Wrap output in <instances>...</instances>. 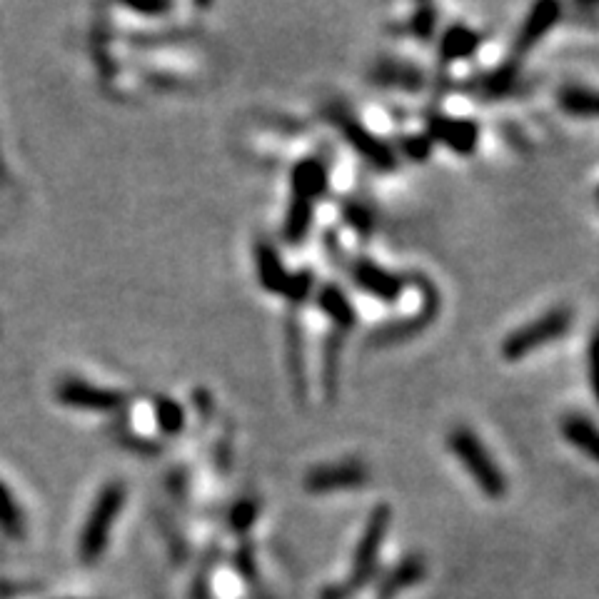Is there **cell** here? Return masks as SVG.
Instances as JSON below:
<instances>
[{"mask_svg":"<svg viewBox=\"0 0 599 599\" xmlns=\"http://www.w3.org/2000/svg\"><path fill=\"white\" fill-rule=\"evenodd\" d=\"M557 105L572 118H599V90L587 85H565L557 93Z\"/></svg>","mask_w":599,"mask_h":599,"instance_id":"2e32d148","label":"cell"},{"mask_svg":"<svg viewBox=\"0 0 599 599\" xmlns=\"http://www.w3.org/2000/svg\"><path fill=\"white\" fill-rule=\"evenodd\" d=\"M255 273H258L260 288L273 295H285V288L290 283V273L285 270L278 250L265 240L255 243Z\"/></svg>","mask_w":599,"mask_h":599,"instance_id":"8fae6325","label":"cell"},{"mask_svg":"<svg viewBox=\"0 0 599 599\" xmlns=\"http://www.w3.org/2000/svg\"><path fill=\"white\" fill-rule=\"evenodd\" d=\"M482 35L475 28L465 23L450 25L445 33L440 35V45H437V53H440L442 63H457V60H467L480 50Z\"/></svg>","mask_w":599,"mask_h":599,"instance_id":"4fadbf2b","label":"cell"},{"mask_svg":"<svg viewBox=\"0 0 599 599\" xmlns=\"http://www.w3.org/2000/svg\"><path fill=\"white\" fill-rule=\"evenodd\" d=\"M370 480V472L362 462L345 460L332 465H317L305 475V490L312 495H325L337 490H355Z\"/></svg>","mask_w":599,"mask_h":599,"instance_id":"52a82bcc","label":"cell"},{"mask_svg":"<svg viewBox=\"0 0 599 599\" xmlns=\"http://www.w3.org/2000/svg\"><path fill=\"white\" fill-rule=\"evenodd\" d=\"M288 367L298 395L305 397V355H302V327L298 320L288 322Z\"/></svg>","mask_w":599,"mask_h":599,"instance_id":"d6986e66","label":"cell"},{"mask_svg":"<svg viewBox=\"0 0 599 599\" xmlns=\"http://www.w3.org/2000/svg\"><path fill=\"white\" fill-rule=\"evenodd\" d=\"M158 425L163 427L165 432L183 430V425H185L183 407L175 405V402H170V400L160 402V405H158Z\"/></svg>","mask_w":599,"mask_h":599,"instance_id":"d4e9b609","label":"cell"},{"mask_svg":"<svg viewBox=\"0 0 599 599\" xmlns=\"http://www.w3.org/2000/svg\"><path fill=\"white\" fill-rule=\"evenodd\" d=\"M327 120L335 125V130L345 138V143L372 168L382 170V173H390V170L397 168L395 148L387 145L382 138H377L370 128H365L350 110H345L342 105H332V108H327Z\"/></svg>","mask_w":599,"mask_h":599,"instance_id":"3957f363","label":"cell"},{"mask_svg":"<svg viewBox=\"0 0 599 599\" xmlns=\"http://www.w3.org/2000/svg\"><path fill=\"white\" fill-rule=\"evenodd\" d=\"M350 280L355 283V288L362 290V293L370 295V298H375L377 302H387V305L400 300V295L405 293L407 288L405 275L392 273V270L372 263L370 258L352 260Z\"/></svg>","mask_w":599,"mask_h":599,"instance_id":"5b68a950","label":"cell"},{"mask_svg":"<svg viewBox=\"0 0 599 599\" xmlns=\"http://www.w3.org/2000/svg\"><path fill=\"white\" fill-rule=\"evenodd\" d=\"M253 517H255L253 502H240V505L235 507V512H233V522H235V527H238V530H245V527L253 522Z\"/></svg>","mask_w":599,"mask_h":599,"instance_id":"83f0119b","label":"cell"},{"mask_svg":"<svg viewBox=\"0 0 599 599\" xmlns=\"http://www.w3.org/2000/svg\"><path fill=\"white\" fill-rule=\"evenodd\" d=\"M435 25H437V13L432 5H422V8H417L410 18L412 35L420 40H430L432 33H435Z\"/></svg>","mask_w":599,"mask_h":599,"instance_id":"603a6c76","label":"cell"},{"mask_svg":"<svg viewBox=\"0 0 599 599\" xmlns=\"http://www.w3.org/2000/svg\"><path fill=\"white\" fill-rule=\"evenodd\" d=\"M400 150L412 163H425V160L430 158L432 143L427 135H405V138L400 140Z\"/></svg>","mask_w":599,"mask_h":599,"instance_id":"cb8c5ba5","label":"cell"},{"mask_svg":"<svg viewBox=\"0 0 599 599\" xmlns=\"http://www.w3.org/2000/svg\"><path fill=\"white\" fill-rule=\"evenodd\" d=\"M427 138L430 143H440L442 148L457 155H472L480 145V125L470 118L455 115H432L427 120Z\"/></svg>","mask_w":599,"mask_h":599,"instance_id":"8992f818","label":"cell"},{"mask_svg":"<svg viewBox=\"0 0 599 599\" xmlns=\"http://www.w3.org/2000/svg\"><path fill=\"white\" fill-rule=\"evenodd\" d=\"M560 15H562V8L560 3H555V0H545V3L532 5L530 13L525 15V20H522L520 30H517L515 35V43H512V58L520 60L522 55L530 53V50L535 48V45L540 43V40L545 38L557 23H560Z\"/></svg>","mask_w":599,"mask_h":599,"instance_id":"9c48e42d","label":"cell"},{"mask_svg":"<svg viewBox=\"0 0 599 599\" xmlns=\"http://www.w3.org/2000/svg\"><path fill=\"white\" fill-rule=\"evenodd\" d=\"M572 320H575V315H572L570 307L565 305L542 312L540 317H535V320L527 322V325L512 330L510 335L502 340V357H505L507 362L525 360L532 352L542 350V347L552 345V342H557L560 337H565L567 332H570Z\"/></svg>","mask_w":599,"mask_h":599,"instance_id":"7a4b0ae2","label":"cell"},{"mask_svg":"<svg viewBox=\"0 0 599 599\" xmlns=\"http://www.w3.org/2000/svg\"><path fill=\"white\" fill-rule=\"evenodd\" d=\"M345 220L352 225V228L357 230V233L367 235L372 230V225H375V220H372V213L365 208V205L360 203H350L345 205Z\"/></svg>","mask_w":599,"mask_h":599,"instance_id":"4316f807","label":"cell"},{"mask_svg":"<svg viewBox=\"0 0 599 599\" xmlns=\"http://www.w3.org/2000/svg\"><path fill=\"white\" fill-rule=\"evenodd\" d=\"M312 285H315V275L312 270H300V273H290V283L285 288V298H288L290 307L298 310V307L305 305V300L310 298Z\"/></svg>","mask_w":599,"mask_h":599,"instance_id":"44dd1931","label":"cell"},{"mask_svg":"<svg viewBox=\"0 0 599 599\" xmlns=\"http://www.w3.org/2000/svg\"><path fill=\"white\" fill-rule=\"evenodd\" d=\"M597 208H599V188H597Z\"/></svg>","mask_w":599,"mask_h":599,"instance_id":"f1b7e54d","label":"cell"},{"mask_svg":"<svg viewBox=\"0 0 599 599\" xmlns=\"http://www.w3.org/2000/svg\"><path fill=\"white\" fill-rule=\"evenodd\" d=\"M330 170L322 158H302L290 170V193L293 198L315 205L317 198L327 193Z\"/></svg>","mask_w":599,"mask_h":599,"instance_id":"30bf717a","label":"cell"},{"mask_svg":"<svg viewBox=\"0 0 599 599\" xmlns=\"http://www.w3.org/2000/svg\"><path fill=\"white\" fill-rule=\"evenodd\" d=\"M392 512L387 505H380L372 510L370 520H367L365 532H362V540L355 550V560H352V582H365L367 575L375 567L377 555L382 550V542H385L387 530H390Z\"/></svg>","mask_w":599,"mask_h":599,"instance_id":"ba28073f","label":"cell"},{"mask_svg":"<svg viewBox=\"0 0 599 599\" xmlns=\"http://www.w3.org/2000/svg\"><path fill=\"white\" fill-rule=\"evenodd\" d=\"M587 377H590L592 395L599 405V325L592 330L590 345H587Z\"/></svg>","mask_w":599,"mask_h":599,"instance_id":"484cf974","label":"cell"},{"mask_svg":"<svg viewBox=\"0 0 599 599\" xmlns=\"http://www.w3.org/2000/svg\"><path fill=\"white\" fill-rule=\"evenodd\" d=\"M407 280L415 283L417 288H422V295H425V298H422V307L415 312V315L407 317V320L387 322V325L377 327V330L370 335L372 345L387 347V345H397V342L410 340V337L425 332L427 327L432 325V320L437 317V312H440V293H437V288L425 278V275L410 273L407 275Z\"/></svg>","mask_w":599,"mask_h":599,"instance_id":"277c9868","label":"cell"},{"mask_svg":"<svg viewBox=\"0 0 599 599\" xmlns=\"http://www.w3.org/2000/svg\"><path fill=\"white\" fill-rule=\"evenodd\" d=\"M560 430L562 437H565L575 450H580L582 455H587L592 462L599 465V425H595L587 415L570 412V415L562 417Z\"/></svg>","mask_w":599,"mask_h":599,"instance_id":"5bb4252c","label":"cell"},{"mask_svg":"<svg viewBox=\"0 0 599 599\" xmlns=\"http://www.w3.org/2000/svg\"><path fill=\"white\" fill-rule=\"evenodd\" d=\"M372 80L377 85H387V88H402V90H420L425 85V75L410 63H402V60L385 58L377 63Z\"/></svg>","mask_w":599,"mask_h":599,"instance_id":"9a60e30c","label":"cell"},{"mask_svg":"<svg viewBox=\"0 0 599 599\" xmlns=\"http://www.w3.org/2000/svg\"><path fill=\"white\" fill-rule=\"evenodd\" d=\"M422 570H425L422 560H417V557H410L405 565L397 567V570L392 572V577L387 580V585H385V595H392V592L402 590V587H407V585H412V582L420 580Z\"/></svg>","mask_w":599,"mask_h":599,"instance_id":"7402d4cb","label":"cell"},{"mask_svg":"<svg viewBox=\"0 0 599 599\" xmlns=\"http://www.w3.org/2000/svg\"><path fill=\"white\" fill-rule=\"evenodd\" d=\"M312 218H315V205L305 203V200L290 198L288 213H285L283 223V238L288 245H302L307 233L312 228Z\"/></svg>","mask_w":599,"mask_h":599,"instance_id":"e0dca14e","label":"cell"},{"mask_svg":"<svg viewBox=\"0 0 599 599\" xmlns=\"http://www.w3.org/2000/svg\"><path fill=\"white\" fill-rule=\"evenodd\" d=\"M315 302H317V307H320V310L330 317L332 332L347 335V332L357 325L355 305H352L350 298H347L345 290L337 288V285H322Z\"/></svg>","mask_w":599,"mask_h":599,"instance_id":"7c38bea8","label":"cell"},{"mask_svg":"<svg viewBox=\"0 0 599 599\" xmlns=\"http://www.w3.org/2000/svg\"><path fill=\"white\" fill-rule=\"evenodd\" d=\"M447 447H450V452L457 457V462L465 467V472L472 477V482H475L487 497H492V500L505 497L507 492L505 472L497 467L495 457L490 455L485 442H482L470 427L457 425L455 430L447 435Z\"/></svg>","mask_w":599,"mask_h":599,"instance_id":"6da1fadb","label":"cell"},{"mask_svg":"<svg viewBox=\"0 0 599 599\" xmlns=\"http://www.w3.org/2000/svg\"><path fill=\"white\" fill-rule=\"evenodd\" d=\"M342 342H345V335H340V332H330L325 347H322V385H325V392L330 400L337 395V385H340L337 377H340Z\"/></svg>","mask_w":599,"mask_h":599,"instance_id":"ac0fdd59","label":"cell"},{"mask_svg":"<svg viewBox=\"0 0 599 599\" xmlns=\"http://www.w3.org/2000/svg\"><path fill=\"white\" fill-rule=\"evenodd\" d=\"M517 63H520V60L510 58V63L500 65V68H495L492 73H487L480 83L482 95H487V98H502V95L510 93L517 85V78H520Z\"/></svg>","mask_w":599,"mask_h":599,"instance_id":"ffe728a7","label":"cell"}]
</instances>
